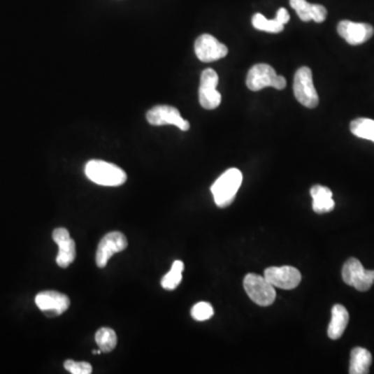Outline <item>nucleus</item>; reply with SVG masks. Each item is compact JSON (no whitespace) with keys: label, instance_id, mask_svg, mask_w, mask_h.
Wrapping results in <instances>:
<instances>
[{"label":"nucleus","instance_id":"f257e3e1","mask_svg":"<svg viewBox=\"0 0 374 374\" xmlns=\"http://www.w3.org/2000/svg\"><path fill=\"white\" fill-rule=\"evenodd\" d=\"M85 173L92 182L102 187H120L127 180V175L121 168L103 160H89Z\"/></svg>","mask_w":374,"mask_h":374},{"label":"nucleus","instance_id":"f03ea898","mask_svg":"<svg viewBox=\"0 0 374 374\" xmlns=\"http://www.w3.org/2000/svg\"><path fill=\"white\" fill-rule=\"evenodd\" d=\"M243 183V173L238 168H229L211 187L215 204L220 208H226L235 200L237 192Z\"/></svg>","mask_w":374,"mask_h":374},{"label":"nucleus","instance_id":"7ed1b4c3","mask_svg":"<svg viewBox=\"0 0 374 374\" xmlns=\"http://www.w3.org/2000/svg\"><path fill=\"white\" fill-rule=\"evenodd\" d=\"M287 85L285 77L275 73V69L267 64H258L250 69L247 76V87L251 91H261L267 87L284 89Z\"/></svg>","mask_w":374,"mask_h":374},{"label":"nucleus","instance_id":"20e7f679","mask_svg":"<svg viewBox=\"0 0 374 374\" xmlns=\"http://www.w3.org/2000/svg\"><path fill=\"white\" fill-rule=\"evenodd\" d=\"M294 92L299 103L308 108H315L319 103L317 92L313 83V75L310 68H299L294 75Z\"/></svg>","mask_w":374,"mask_h":374},{"label":"nucleus","instance_id":"39448f33","mask_svg":"<svg viewBox=\"0 0 374 374\" xmlns=\"http://www.w3.org/2000/svg\"><path fill=\"white\" fill-rule=\"evenodd\" d=\"M243 287L249 298L262 307L271 305L275 301V289L264 277L249 273L243 280Z\"/></svg>","mask_w":374,"mask_h":374},{"label":"nucleus","instance_id":"423d86ee","mask_svg":"<svg viewBox=\"0 0 374 374\" xmlns=\"http://www.w3.org/2000/svg\"><path fill=\"white\" fill-rule=\"evenodd\" d=\"M217 85H219V75L215 70L206 69L202 72L199 100L205 110H215L221 104L222 95L217 89Z\"/></svg>","mask_w":374,"mask_h":374},{"label":"nucleus","instance_id":"0eeeda50","mask_svg":"<svg viewBox=\"0 0 374 374\" xmlns=\"http://www.w3.org/2000/svg\"><path fill=\"white\" fill-rule=\"evenodd\" d=\"M128 240L123 233L113 231L108 233L102 238L98 245L97 253H96V264L99 268H104L110 261V258L115 254L126 250Z\"/></svg>","mask_w":374,"mask_h":374},{"label":"nucleus","instance_id":"6e6552de","mask_svg":"<svg viewBox=\"0 0 374 374\" xmlns=\"http://www.w3.org/2000/svg\"><path fill=\"white\" fill-rule=\"evenodd\" d=\"M194 52L203 63H211L226 57L228 48L213 36L204 34L194 42Z\"/></svg>","mask_w":374,"mask_h":374},{"label":"nucleus","instance_id":"1a4fd4ad","mask_svg":"<svg viewBox=\"0 0 374 374\" xmlns=\"http://www.w3.org/2000/svg\"><path fill=\"white\" fill-rule=\"evenodd\" d=\"M264 278L280 289L292 290L298 287L301 281V275L294 266L269 267L265 269Z\"/></svg>","mask_w":374,"mask_h":374},{"label":"nucleus","instance_id":"9d476101","mask_svg":"<svg viewBox=\"0 0 374 374\" xmlns=\"http://www.w3.org/2000/svg\"><path fill=\"white\" fill-rule=\"evenodd\" d=\"M146 117L148 123L153 126L175 125L182 131H187L190 127L187 120L183 119L179 110L173 106H155L147 113Z\"/></svg>","mask_w":374,"mask_h":374},{"label":"nucleus","instance_id":"9b49d317","mask_svg":"<svg viewBox=\"0 0 374 374\" xmlns=\"http://www.w3.org/2000/svg\"><path fill=\"white\" fill-rule=\"evenodd\" d=\"M35 301L38 309L49 317L62 315L69 309L71 303L68 296L53 290L40 292L36 296Z\"/></svg>","mask_w":374,"mask_h":374},{"label":"nucleus","instance_id":"f8f14e48","mask_svg":"<svg viewBox=\"0 0 374 374\" xmlns=\"http://www.w3.org/2000/svg\"><path fill=\"white\" fill-rule=\"evenodd\" d=\"M337 31L340 37L343 38L350 45L363 44L371 38L374 34L373 25L348 20L339 22Z\"/></svg>","mask_w":374,"mask_h":374},{"label":"nucleus","instance_id":"ddd939ff","mask_svg":"<svg viewBox=\"0 0 374 374\" xmlns=\"http://www.w3.org/2000/svg\"><path fill=\"white\" fill-rule=\"evenodd\" d=\"M52 239L59 245L57 263L62 268L69 266L76 257V245L70 236L69 231L65 228H57L53 231Z\"/></svg>","mask_w":374,"mask_h":374},{"label":"nucleus","instance_id":"4468645a","mask_svg":"<svg viewBox=\"0 0 374 374\" xmlns=\"http://www.w3.org/2000/svg\"><path fill=\"white\" fill-rule=\"evenodd\" d=\"M290 6L296 10V14L303 22L314 20L322 23L326 19L328 10L322 4H312L305 0H290Z\"/></svg>","mask_w":374,"mask_h":374},{"label":"nucleus","instance_id":"2eb2a0df","mask_svg":"<svg viewBox=\"0 0 374 374\" xmlns=\"http://www.w3.org/2000/svg\"><path fill=\"white\" fill-rule=\"evenodd\" d=\"M311 196L313 199V210L317 213H326L335 208L333 192L330 188L322 185H314L311 188Z\"/></svg>","mask_w":374,"mask_h":374},{"label":"nucleus","instance_id":"dca6fc26","mask_svg":"<svg viewBox=\"0 0 374 374\" xmlns=\"http://www.w3.org/2000/svg\"><path fill=\"white\" fill-rule=\"evenodd\" d=\"M350 320L347 310L342 305H335L332 309V319L328 329L329 337L332 340L339 339L343 335Z\"/></svg>","mask_w":374,"mask_h":374},{"label":"nucleus","instance_id":"f3484780","mask_svg":"<svg viewBox=\"0 0 374 374\" xmlns=\"http://www.w3.org/2000/svg\"><path fill=\"white\" fill-rule=\"evenodd\" d=\"M373 357L368 350L362 347H356L350 354V374H366L369 373Z\"/></svg>","mask_w":374,"mask_h":374},{"label":"nucleus","instance_id":"a211bd4d","mask_svg":"<svg viewBox=\"0 0 374 374\" xmlns=\"http://www.w3.org/2000/svg\"><path fill=\"white\" fill-rule=\"evenodd\" d=\"M350 131L358 138L374 143V120L359 117L350 123Z\"/></svg>","mask_w":374,"mask_h":374},{"label":"nucleus","instance_id":"6ab92c4d","mask_svg":"<svg viewBox=\"0 0 374 374\" xmlns=\"http://www.w3.org/2000/svg\"><path fill=\"white\" fill-rule=\"evenodd\" d=\"M185 271V263L177 260L173 263L171 271L162 278L161 286L166 290H174L182 281V273Z\"/></svg>","mask_w":374,"mask_h":374},{"label":"nucleus","instance_id":"aec40b11","mask_svg":"<svg viewBox=\"0 0 374 374\" xmlns=\"http://www.w3.org/2000/svg\"><path fill=\"white\" fill-rule=\"evenodd\" d=\"M95 340L102 352H112L117 343V334L110 328L99 329L96 333Z\"/></svg>","mask_w":374,"mask_h":374},{"label":"nucleus","instance_id":"412c9836","mask_svg":"<svg viewBox=\"0 0 374 374\" xmlns=\"http://www.w3.org/2000/svg\"><path fill=\"white\" fill-rule=\"evenodd\" d=\"M364 271L362 263L356 258H350L342 268V279L347 285L352 286L354 282L362 275Z\"/></svg>","mask_w":374,"mask_h":374},{"label":"nucleus","instance_id":"4be33fe9","mask_svg":"<svg viewBox=\"0 0 374 374\" xmlns=\"http://www.w3.org/2000/svg\"><path fill=\"white\" fill-rule=\"evenodd\" d=\"M253 27L258 31H266V33L279 34L284 31V25L278 22L275 19L268 20L262 14H255L252 18Z\"/></svg>","mask_w":374,"mask_h":374},{"label":"nucleus","instance_id":"5701e85b","mask_svg":"<svg viewBox=\"0 0 374 374\" xmlns=\"http://www.w3.org/2000/svg\"><path fill=\"white\" fill-rule=\"evenodd\" d=\"M215 311L213 305L206 301L196 303L192 309V316L196 322H205L213 317Z\"/></svg>","mask_w":374,"mask_h":374},{"label":"nucleus","instance_id":"b1692460","mask_svg":"<svg viewBox=\"0 0 374 374\" xmlns=\"http://www.w3.org/2000/svg\"><path fill=\"white\" fill-rule=\"evenodd\" d=\"M66 371L72 374H91L93 367L87 362H76L73 360H67L64 363Z\"/></svg>","mask_w":374,"mask_h":374},{"label":"nucleus","instance_id":"393cba45","mask_svg":"<svg viewBox=\"0 0 374 374\" xmlns=\"http://www.w3.org/2000/svg\"><path fill=\"white\" fill-rule=\"evenodd\" d=\"M374 283V271H366L354 283V287L359 292H368Z\"/></svg>","mask_w":374,"mask_h":374},{"label":"nucleus","instance_id":"a878e982","mask_svg":"<svg viewBox=\"0 0 374 374\" xmlns=\"http://www.w3.org/2000/svg\"><path fill=\"white\" fill-rule=\"evenodd\" d=\"M290 16L289 14H288L287 10L284 8H280L279 10H278L277 13V17H275V20L278 21V22L281 23V24L285 25L286 23H288V21H289Z\"/></svg>","mask_w":374,"mask_h":374}]
</instances>
